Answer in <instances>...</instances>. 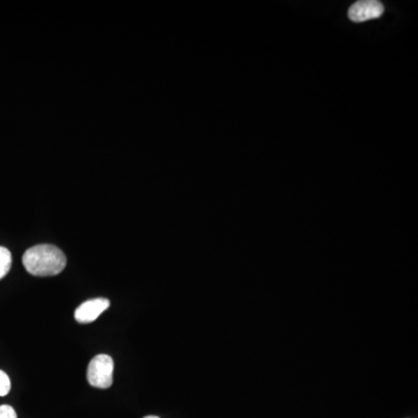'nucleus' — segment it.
I'll use <instances>...</instances> for the list:
<instances>
[{"mask_svg": "<svg viewBox=\"0 0 418 418\" xmlns=\"http://www.w3.org/2000/svg\"><path fill=\"white\" fill-rule=\"evenodd\" d=\"M12 266V255L4 246H0V280L6 277Z\"/></svg>", "mask_w": 418, "mask_h": 418, "instance_id": "nucleus-5", "label": "nucleus"}, {"mask_svg": "<svg viewBox=\"0 0 418 418\" xmlns=\"http://www.w3.org/2000/svg\"><path fill=\"white\" fill-rule=\"evenodd\" d=\"M383 15V5L376 0L357 1L348 10V18L352 22H364L380 18Z\"/></svg>", "mask_w": 418, "mask_h": 418, "instance_id": "nucleus-3", "label": "nucleus"}, {"mask_svg": "<svg viewBox=\"0 0 418 418\" xmlns=\"http://www.w3.org/2000/svg\"><path fill=\"white\" fill-rule=\"evenodd\" d=\"M0 418H17V412L11 405H0Z\"/></svg>", "mask_w": 418, "mask_h": 418, "instance_id": "nucleus-7", "label": "nucleus"}, {"mask_svg": "<svg viewBox=\"0 0 418 418\" xmlns=\"http://www.w3.org/2000/svg\"><path fill=\"white\" fill-rule=\"evenodd\" d=\"M11 390V380L4 371H0V396L8 395Z\"/></svg>", "mask_w": 418, "mask_h": 418, "instance_id": "nucleus-6", "label": "nucleus"}, {"mask_svg": "<svg viewBox=\"0 0 418 418\" xmlns=\"http://www.w3.org/2000/svg\"><path fill=\"white\" fill-rule=\"evenodd\" d=\"M145 418H159V417H156V416H148V417H145Z\"/></svg>", "mask_w": 418, "mask_h": 418, "instance_id": "nucleus-8", "label": "nucleus"}, {"mask_svg": "<svg viewBox=\"0 0 418 418\" xmlns=\"http://www.w3.org/2000/svg\"><path fill=\"white\" fill-rule=\"evenodd\" d=\"M109 307V301L104 298L88 300L81 303L74 312V319L79 323H91Z\"/></svg>", "mask_w": 418, "mask_h": 418, "instance_id": "nucleus-4", "label": "nucleus"}, {"mask_svg": "<svg viewBox=\"0 0 418 418\" xmlns=\"http://www.w3.org/2000/svg\"><path fill=\"white\" fill-rule=\"evenodd\" d=\"M22 263L29 273L35 277H53L67 266V257L51 244H40L26 251Z\"/></svg>", "mask_w": 418, "mask_h": 418, "instance_id": "nucleus-1", "label": "nucleus"}, {"mask_svg": "<svg viewBox=\"0 0 418 418\" xmlns=\"http://www.w3.org/2000/svg\"><path fill=\"white\" fill-rule=\"evenodd\" d=\"M113 371H114V362L109 355H95L88 365V383L95 388L107 389L112 386Z\"/></svg>", "mask_w": 418, "mask_h": 418, "instance_id": "nucleus-2", "label": "nucleus"}]
</instances>
